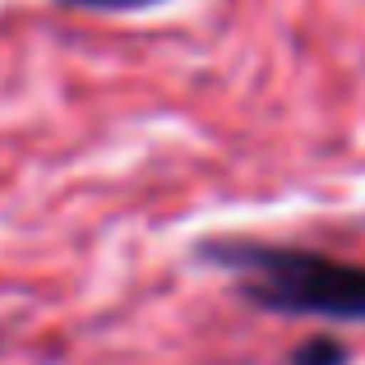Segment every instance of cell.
I'll use <instances>...</instances> for the list:
<instances>
[{
	"label": "cell",
	"instance_id": "6da1fadb",
	"mask_svg": "<svg viewBox=\"0 0 365 365\" xmlns=\"http://www.w3.org/2000/svg\"><path fill=\"white\" fill-rule=\"evenodd\" d=\"M199 259L232 273L236 296L264 314L365 324V264L333 259L305 245L250 241V236L204 241Z\"/></svg>",
	"mask_w": 365,
	"mask_h": 365
},
{
	"label": "cell",
	"instance_id": "3957f363",
	"mask_svg": "<svg viewBox=\"0 0 365 365\" xmlns=\"http://www.w3.org/2000/svg\"><path fill=\"white\" fill-rule=\"evenodd\" d=\"M65 9H98V14H134V9H158L167 0H56Z\"/></svg>",
	"mask_w": 365,
	"mask_h": 365
},
{
	"label": "cell",
	"instance_id": "7a4b0ae2",
	"mask_svg": "<svg viewBox=\"0 0 365 365\" xmlns=\"http://www.w3.org/2000/svg\"><path fill=\"white\" fill-rule=\"evenodd\" d=\"M287 365H351V351H347V342L329 338V333H314V338H305L292 351Z\"/></svg>",
	"mask_w": 365,
	"mask_h": 365
}]
</instances>
